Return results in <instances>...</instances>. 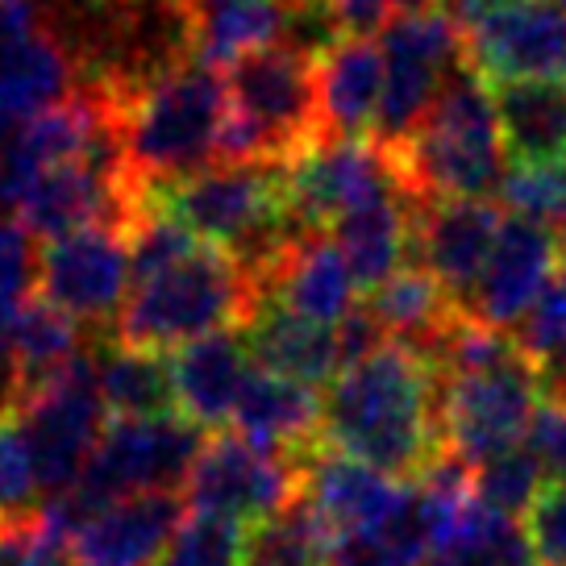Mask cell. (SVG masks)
<instances>
[{
	"label": "cell",
	"instance_id": "cell-1",
	"mask_svg": "<svg viewBox=\"0 0 566 566\" xmlns=\"http://www.w3.org/2000/svg\"><path fill=\"white\" fill-rule=\"evenodd\" d=\"M321 446L412 483L442 454L438 375L396 342L337 371L321 400Z\"/></svg>",
	"mask_w": 566,
	"mask_h": 566
},
{
	"label": "cell",
	"instance_id": "cell-2",
	"mask_svg": "<svg viewBox=\"0 0 566 566\" xmlns=\"http://www.w3.org/2000/svg\"><path fill=\"white\" fill-rule=\"evenodd\" d=\"M396 176L412 200H495L509 176V150L500 138L492 84L467 59L450 71L424 122L412 129Z\"/></svg>",
	"mask_w": 566,
	"mask_h": 566
},
{
	"label": "cell",
	"instance_id": "cell-3",
	"mask_svg": "<svg viewBox=\"0 0 566 566\" xmlns=\"http://www.w3.org/2000/svg\"><path fill=\"white\" fill-rule=\"evenodd\" d=\"M117 113L125 163L142 192L167 188L217 163V138L230 113L226 75L200 59L179 63L146 88L129 92Z\"/></svg>",
	"mask_w": 566,
	"mask_h": 566
},
{
	"label": "cell",
	"instance_id": "cell-4",
	"mask_svg": "<svg viewBox=\"0 0 566 566\" xmlns=\"http://www.w3.org/2000/svg\"><path fill=\"white\" fill-rule=\"evenodd\" d=\"M254 304V280L226 250L200 242L179 263L134 280L117 313V342L138 350H179L196 337L247 325Z\"/></svg>",
	"mask_w": 566,
	"mask_h": 566
},
{
	"label": "cell",
	"instance_id": "cell-5",
	"mask_svg": "<svg viewBox=\"0 0 566 566\" xmlns=\"http://www.w3.org/2000/svg\"><path fill=\"white\" fill-rule=\"evenodd\" d=\"M384 54V96L371 125V142L384 155H400L412 129L424 122L429 105L438 101L450 71L462 67L467 38L442 9L421 13H396L379 34Z\"/></svg>",
	"mask_w": 566,
	"mask_h": 566
},
{
	"label": "cell",
	"instance_id": "cell-6",
	"mask_svg": "<svg viewBox=\"0 0 566 566\" xmlns=\"http://www.w3.org/2000/svg\"><path fill=\"white\" fill-rule=\"evenodd\" d=\"M542 405L530 358L516 350L492 367L438 375V421L442 450L462 462H483L521 442L533 408Z\"/></svg>",
	"mask_w": 566,
	"mask_h": 566
},
{
	"label": "cell",
	"instance_id": "cell-7",
	"mask_svg": "<svg viewBox=\"0 0 566 566\" xmlns=\"http://www.w3.org/2000/svg\"><path fill=\"white\" fill-rule=\"evenodd\" d=\"M230 113L259 134L266 159L292 163L321 138L317 129V63L287 46H263L226 67Z\"/></svg>",
	"mask_w": 566,
	"mask_h": 566
},
{
	"label": "cell",
	"instance_id": "cell-8",
	"mask_svg": "<svg viewBox=\"0 0 566 566\" xmlns=\"http://www.w3.org/2000/svg\"><path fill=\"white\" fill-rule=\"evenodd\" d=\"M391 192H405L396 163L371 138H317L283 163V209L304 233H329L337 217Z\"/></svg>",
	"mask_w": 566,
	"mask_h": 566
},
{
	"label": "cell",
	"instance_id": "cell-9",
	"mask_svg": "<svg viewBox=\"0 0 566 566\" xmlns=\"http://www.w3.org/2000/svg\"><path fill=\"white\" fill-rule=\"evenodd\" d=\"M105 417L108 408L92 379V358H80L71 371L54 375L18 405L21 433L38 462L46 500L71 492L88 471L92 450L105 433Z\"/></svg>",
	"mask_w": 566,
	"mask_h": 566
},
{
	"label": "cell",
	"instance_id": "cell-10",
	"mask_svg": "<svg viewBox=\"0 0 566 566\" xmlns=\"http://www.w3.org/2000/svg\"><path fill=\"white\" fill-rule=\"evenodd\" d=\"M184 495L192 513L226 516L254 530L301 500V462L287 454H266L238 433H221L205 442Z\"/></svg>",
	"mask_w": 566,
	"mask_h": 566
},
{
	"label": "cell",
	"instance_id": "cell-11",
	"mask_svg": "<svg viewBox=\"0 0 566 566\" xmlns=\"http://www.w3.org/2000/svg\"><path fill=\"white\" fill-rule=\"evenodd\" d=\"M42 301L71 321H108L122 313L134 287L129 238L117 226H88L59 242H46L38 263Z\"/></svg>",
	"mask_w": 566,
	"mask_h": 566
},
{
	"label": "cell",
	"instance_id": "cell-12",
	"mask_svg": "<svg viewBox=\"0 0 566 566\" xmlns=\"http://www.w3.org/2000/svg\"><path fill=\"white\" fill-rule=\"evenodd\" d=\"M504 226L500 200H412L408 263L442 283L450 301L467 304Z\"/></svg>",
	"mask_w": 566,
	"mask_h": 566
},
{
	"label": "cell",
	"instance_id": "cell-13",
	"mask_svg": "<svg viewBox=\"0 0 566 566\" xmlns=\"http://www.w3.org/2000/svg\"><path fill=\"white\" fill-rule=\"evenodd\" d=\"M554 271H558V247L546 221L504 212L488 266L479 275L475 292L462 304V317L500 329V334H513L533 301L542 296V287L554 280Z\"/></svg>",
	"mask_w": 566,
	"mask_h": 566
},
{
	"label": "cell",
	"instance_id": "cell-14",
	"mask_svg": "<svg viewBox=\"0 0 566 566\" xmlns=\"http://www.w3.org/2000/svg\"><path fill=\"white\" fill-rule=\"evenodd\" d=\"M467 54L488 84L563 80L566 13L554 0H500L467 34Z\"/></svg>",
	"mask_w": 566,
	"mask_h": 566
},
{
	"label": "cell",
	"instance_id": "cell-15",
	"mask_svg": "<svg viewBox=\"0 0 566 566\" xmlns=\"http://www.w3.org/2000/svg\"><path fill=\"white\" fill-rule=\"evenodd\" d=\"M301 495L317 513L329 542L342 533H363L384 525L400 500V479L375 471L371 462L337 454L329 446H313L301 459Z\"/></svg>",
	"mask_w": 566,
	"mask_h": 566
},
{
	"label": "cell",
	"instance_id": "cell-16",
	"mask_svg": "<svg viewBox=\"0 0 566 566\" xmlns=\"http://www.w3.org/2000/svg\"><path fill=\"white\" fill-rule=\"evenodd\" d=\"M184 504L176 495H125L71 533L67 554L75 566H159L176 533Z\"/></svg>",
	"mask_w": 566,
	"mask_h": 566
},
{
	"label": "cell",
	"instance_id": "cell-17",
	"mask_svg": "<svg viewBox=\"0 0 566 566\" xmlns=\"http://www.w3.org/2000/svg\"><path fill=\"white\" fill-rule=\"evenodd\" d=\"M167 367H171L176 412L188 417L192 424H200V429L230 424L233 405L242 396V384L254 371L242 329H221V334L196 337L188 346L171 350Z\"/></svg>",
	"mask_w": 566,
	"mask_h": 566
},
{
	"label": "cell",
	"instance_id": "cell-18",
	"mask_svg": "<svg viewBox=\"0 0 566 566\" xmlns=\"http://www.w3.org/2000/svg\"><path fill=\"white\" fill-rule=\"evenodd\" d=\"M230 424L242 442L259 446L266 454L301 459L304 450L321 446V396L317 388L254 367L242 384Z\"/></svg>",
	"mask_w": 566,
	"mask_h": 566
},
{
	"label": "cell",
	"instance_id": "cell-19",
	"mask_svg": "<svg viewBox=\"0 0 566 566\" xmlns=\"http://www.w3.org/2000/svg\"><path fill=\"white\" fill-rule=\"evenodd\" d=\"M263 296L280 301L287 313L313 321V325L337 329L358 308V283H354L350 266H346L334 238L329 233H308L271 271Z\"/></svg>",
	"mask_w": 566,
	"mask_h": 566
},
{
	"label": "cell",
	"instance_id": "cell-20",
	"mask_svg": "<svg viewBox=\"0 0 566 566\" xmlns=\"http://www.w3.org/2000/svg\"><path fill=\"white\" fill-rule=\"evenodd\" d=\"M384 96V54L371 38H342L317 59V129L321 138H371Z\"/></svg>",
	"mask_w": 566,
	"mask_h": 566
},
{
	"label": "cell",
	"instance_id": "cell-21",
	"mask_svg": "<svg viewBox=\"0 0 566 566\" xmlns=\"http://www.w3.org/2000/svg\"><path fill=\"white\" fill-rule=\"evenodd\" d=\"M242 337L250 346V363H259L263 371H275L283 379H296L304 388H329L342 371L334 329L287 313L271 296H259Z\"/></svg>",
	"mask_w": 566,
	"mask_h": 566
},
{
	"label": "cell",
	"instance_id": "cell-22",
	"mask_svg": "<svg viewBox=\"0 0 566 566\" xmlns=\"http://www.w3.org/2000/svg\"><path fill=\"white\" fill-rule=\"evenodd\" d=\"M75 63L46 25L0 42V122L25 125L67 105Z\"/></svg>",
	"mask_w": 566,
	"mask_h": 566
},
{
	"label": "cell",
	"instance_id": "cell-23",
	"mask_svg": "<svg viewBox=\"0 0 566 566\" xmlns=\"http://www.w3.org/2000/svg\"><path fill=\"white\" fill-rule=\"evenodd\" d=\"M500 138L516 167L566 163V75L492 84Z\"/></svg>",
	"mask_w": 566,
	"mask_h": 566
},
{
	"label": "cell",
	"instance_id": "cell-24",
	"mask_svg": "<svg viewBox=\"0 0 566 566\" xmlns=\"http://www.w3.org/2000/svg\"><path fill=\"white\" fill-rule=\"evenodd\" d=\"M329 238L337 242L342 259L350 266L358 292H375L408 263L412 247V196L391 192L371 205H358L346 217H337Z\"/></svg>",
	"mask_w": 566,
	"mask_h": 566
},
{
	"label": "cell",
	"instance_id": "cell-25",
	"mask_svg": "<svg viewBox=\"0 0 566 566\" xmlns=\"http://www.w3.org/2000/svg\"><path fill=\"white\" fill-rule=\"evenodd\" d=\"M92 379L113 417H163L176 412L171 367L159 350H138L113 342L92 358Z\"/></svg>",
	"mask_w": 566,
	"mask_h": 566
},
{
	"label": "cell",
	"instance_id": "cell-26",
	"mask_svg": "<svg viewBox=\"0 0 566 566\" xmlns=\"http://www.w3.org/2000/svg\"><path fill=\"white\" fill-rule=\"evenodd\" d=\"M4 337H9L13 358H18L21 400L34 388H42V384H51L54 375L71 371L84 358L80 321H71L67 313H59L46 301L25 304L18 317H13V325L4 329Z\"/></svg>",
	"mask_w": 566,
	"mask_h": 566
},
{
	"label": "cell",
	"instance_id": "cell-27",
	"mask_svg": "<svg viewBox=\"0 0 566 566\" xmlns=\"http://www.w3.org/2000/svg\"><path fill=\"white\" fill-rule=\"evenodd\" d=\"M283 0H233L196 18V59L209 67H233L242 54L280 42Z\"/></svg>",
	"mask_w": 566,
	"mask_h": 566
},
{
	"label": "cell",
	"instance_id": "cell-28",
	"mask_svg": "<svg viewBox=\"0 0 566 566\" xmlns=\"http://www.w3.org/2000/svg\"><path fill=\"white\" fill-rule=\"evenodd\" d=\"M329 533L317 521V513L304 504V495L247 533V558L242 566H325Z\"/></svg>",
	"mask_w": 566,
	"mask_h": 566
},
{
	"label": "cell",
	"instance_id": "cell-29",
	"mask_svg": "<svg viewBox=\"0 0 566 566\" xmlns=\"http://www.w3.org/2000/svg\"><path fill=\"white\" fill-rule=\"evenodd\" d=\"M429 566H537V563H533L530 537H525L521 521L495 516L483 504H475L471 516L462 521L459 537Z\"/></svg>",
	"mask_w": 566,
	"mask_h": 566
},
{
	"label": "cell",
	"instance_id": "cell-30",
	"mask_svg": "<svg viewBox=\"0 0 566 566\" xmlns=\"http://www.w3.org/2000/svg\"><path fill=\"white\" fill-rule=\"evenodd\" d=\"M471 488L475 500L495 516H509V521H525L530 509L537 504V495L546 492L549 483L537 471V462L521 450V442L500 450L492 459H483L471 467Z\"/></svg>",
	"mask_w": 566,
	"mask_h": 566
},
{
	"label": "cell",
	"instance_id": "cell-31",
	"mask_svg": "<svg viewBox=\"0 0 566 566\" xmlns=\"http://www.w3.org/2000/svg\"><path fill=\"white\" fill-rule=\"evenodd\" d=\"M42 500L46 492H42L38 462L21 433L18 412H4L0 417V530L34 525Z\"/></svg>",
	"mask_w": 566,
	"mask_h": 566
},
{
	"label": "cell",
	"instance_id": "cell-32",
	"mask_svg": "<svg viewBox=\"0 0 566 566\" xmlns=\"http://www.w3.org/2000/svg\"><path fill=\"white\" fill-rule=\"evenodd\" d=\"M247 525L212 513H184L159 566H242L247 558Z\"/></svg>",
	"mask_w": 566,
	"mask_h": 566
},
{
	"label": "cell",
	"instance_id": "cell-33",
	"mask_svg": "<svg viewBox=\"0 0 566 566\" xmlns=\"http://www.w3.org/2000/svg\"><path fill=\"white\" fill-rule=\"evenodd\" d=\"M38 238L21 230L18 217H0V334L13 325L25 304L34 301L38 263L42 254L34 247Z\"/></svg>",
	"mask_w": 566,
	"mask_h": 566
},
{
	"label": "cell",
	"instance_id": "cell-34",
	"mask_svg": "<svg viewBox=\"0 0 566 566\" xmlns=\"http://www.w3.org/2000/svg\"><path fill=\"white\" fill-rule=\"evenodd\" d=\"M495 200L504 212L549 221L566 200V163H554V167H516L513 163Z\"/></svg>",
	"mask_w": 566,
	"mask_h": 566
},
{
	"label": "cell",
	"instance_id": "cell-35",
	"mask_svg": "<svg viewBox=\"0 0 566 566\" xmlns=\"http://www.w3.org/2000/svg\"><path fill=\"white\" fill-rule=\"evenodd\" d=\"M521 525L530 537L533 563L566 566V483H549Z\"/></svg>",
	"mask_w": 566,
	"mask_h": 566
},
{
	"label": "cell",
	"instance_id": "cell-36",
	"mask_svg": "<svg viewBox=\"0 0 566 566\" xmlns=\"http://www.w3.org/2000/svg\"><path fill=\"white\" fill-rule=\"evenodd\" d=\"M521 450L537 462L546 483H566V408L549 400L533 408L530 424L521 433Z\"/></svg>",
	"mask_w": 566,
	"mask_h": 566
},
{
	"label": "cell",
	"instance_id": "cell-37",
	"mask_svg": "<svg viewBox=\"0 0 566 566\" xmlns=\"http://www.w3.org/2000/svg\"><path fill=\"white\" fill-rule=\"evenodd\" d=\"M0 566H75L63 546L46 542L34 525L0 530Z\"/></svg>",
	"mask_w": 566,
	"mask_h": 566
},
{
	"label": "cell",
	"instance_id": "cell-38",
	"mask_svg": "<svg viewBox=\"0 0 566 566\" xmlns=\"http://www.w3.org/2000/svg\"><path fill=\"white\" fill-rule=\"evenodd\" d=\"M329 13H334L342 38L384 34V25L396 18L391 0H329Z\"/></svg>",
	"mask_w": 566,
	"mask_h": 566
},
{
	"label": "cell",
	"instance_id": "cell-39",
	"mask_svg": "<svg viewBox=\"0 0 566 566\" xmlns=\"http://www.w3.org/2000/svg\"><path fill=\"white\" fill-rule=\"evenodd\" d=\"M549 226V233H554V247H558V259H563V266H566V200L558 205V212L546 221Z\"/></svg>",
	"mask_w": 566,
	"mask_h": 566
},
{
	"label": "cell",
	"instance_id": "cell-40",
	"mask_svg": "<svg viewBox=\"0 0 566 566\" xmlns=\"http://www.w3.org/2000/svg\"><path fill=\"white\" fill-rule=\"evenodd\" d=\"M226 4H233V0H184V9H188L192 18H205L212 9H226Z\"/></svg>",
	"mask_w": 566,
	"mask_h": 566
},
{
	"label": "cell",
	"instance_id": "cell-41",
	"mask_svg": "<svg viewBox=\"0 0 566 566\" xmlns=\"http://www.w3.org/2000/svg\"><path fill=\"white\" fill-rule=\"evenodd\" d=\"M396 13H421V9H433V0H391Z\"/></svg>",
	"mask_w": 566,
	"mask_h": 566
},
{
	"label": "cell",
	"instance_id": "cell-42",
	"mask_svg": "<svg viewBox=\"0 0 566 566\" xmlns=\"http://www.w3.org/2000/svg\"><path fill=\"white\" fill-rule=\"evenodd\" d=\"M554 4H558V9H563V13H566V0H554Z\"/></svg>",
	"mask_w": 566,
	"mask_h": 566
}]
</instances>
